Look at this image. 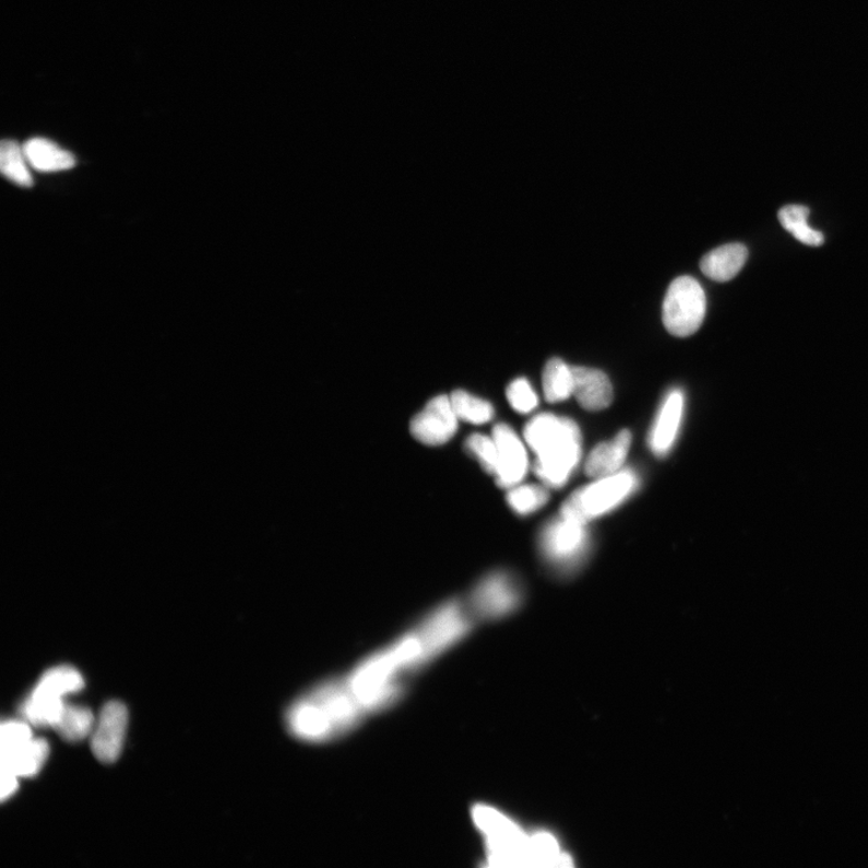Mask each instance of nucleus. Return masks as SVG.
<instances>
[{
	"label": "nucleus",
	"instance_id": "f257e3e1",
	"mask_svg": "<svg viewBox=\"0 0 868 868\" xmlns=\"http://www.w3.org/2000/svg\"><path fill=\"white\" fill-rule=\"evenodd\" d=\"M367 715L344 677L330 679L302 694L288 710V732L307 744H325L350 733Z\"/></svg>",
	"mask_w": 868,
	"mask_h": 868
},
{
	"label": "nucleus",
	"instance_id": "f03ea898",
	"mask_svg": "<svg viewBox=\"0 0 868 868\" xmlns=\"http://www.w3.org/2000/svg\"><path fill=\"white\" fill-rule=\"evenodd\" d=\"M525 439L537 456V477L551 488L564 485L582 455V435L576 424L552 414H540L527 424Z\"/></svg>",
	"mask_w": 868,
	"mask_h": 868
},
{
	"label": "nucleus",
	"instance_id": "7ed1b4c3",
	"mask_svg": "<svg viewBox=\"0 0 868 868\" xmlns=\"http://www.w3.org/2000/svg\"><path fill=\"white\" fill-rule=\"evenodd\" d=\"M473 821L485 837L490 866L528 867L530 835L515 821L484 805L474 807Z\"/></svg>",
	"mask_w": 868,
	"mask_h": 868
},
{
	"label": "nucleus",
	"instance_id": "20e7f679",
	"mask_svg": "<svg viewBox=\"0 0 868 868\" xmlns=\"http://www.w3.org/2000/svg\"><path fill=\"white\" fill-rule=\"evenodd\" d=\"M639 478L628 471L599 478L592 485L575 491L561 508V515L586 524L620 506L635 491Z\"/></svg>",
	"mask_w": 868,
	"mask_h": 868
},
{
	"label": "nucleus",
	"instance_id": "39448f33",
	"mask_svg": "<svg viewBox=\"0 0 868 868\" xmlns=\"http://www.w3.org/2000/svg\"><path fill=\"white\" fill-rule=\"evenodd\" d=\"M708 299L701 284L692 276H679L669 285L663 306L666 330L686 338L702 326Z\"/></svg>",
	"mask_w": 868,
	"mask_h": 868
},
{
	"label": "nucleus",
	"instance_id": "423d86ee",
	"mask_svg": "<svg viewBox=\"0 0 868 868\" xmlns=\"http://www.w3.org/2000/svg\"><path fill=\"white\" fill-rule=\"evenodd\" d=\"M540 546L549 561L571 569L583 559L587 550L586 524L560 515L544 530Z\"/></svg>",
	"mask_w": 868,
	"mask_h": 868
},
{
	"label": "nucleus",
	"instance_id": "0eeeda50",
	"mask_svg": "<svg viewBox=\"0 0 868 868\" xmlns=\"http://www.w3.org/2000/svg\"><path fill=\"white\" fill-rule=\"evenodd\" d=\"M521 598V590L512 576L495 573L474 590L469 608L476 618L497 619L511 615Z\"/></svg>",
	"mask_w": 868,
	"mask_h": 868
},
{
	"label": "nucleus",
	"instance_id": "6e6552de",
	"mask_svg": "<svg viewBox=\"0 0 868 868\" xmlns=\"http://www.w3.org/2000/svg\"><path fill=\"white\" fill-rule=\"evenodd\" d=\"M127 726H129V711L123 703L112 701L104 705L91 735L92 751L100 762L112 763L119 759Z\"/></svg>",
	"mask_w": 868,
	"mask_h": 868
},
{
	"label": "nucleus",
	"instance_id": "1a4fd4ad",
	"mask_svg": "<svg viewBox=\"0 0 868 868\" xmlns=\"http://www.w3.org/2000/svg\"><path fill=\"white\" fill-rule=\"evenodd\" d=\"M459 418L450 396H438L411 424L412 435L427 445H442L457 431Z\"/></svg>",
	"mask_w": 868,
	"mask_h": 868
},
{
	"label": "nucleus",
	"instance_id": "9d476101",
	"mask_svg": "<svg viewBox=\"0 0 868 868\" xmlns=\"http://www.w3.org/2000/svg\"><path fill=\"white\" fill-rule=\"evenodd\" d=\"M492 438L497 447V471L495 477L502 488H514L526 476L528 459L520 438L506 424L495 426Z\"/></svg>",
	"mask_w": 868,
	"mask_h": 868
},
{
	"label": "nucleus",
	"instance_id": "9b49d317",
	"mask_svg": "<svg viewBox=\"0 0 868 868\" xmlns=\"http://www.w3.org/2000/svg\"><path fill=\"white\" fill-rule=\"evenodd\" d=\"M685 414V395L680 390L670 391L652 428L650 445L657 456H665L675 445Z\"/></svg>",
	"mask_w": 868,
	"mask_h": 868
},
{
	"label": "nucleus",
	"instance_id": "f8f14e48",
	"mask_svg": "<svg viewBox=\"0 0 868 868\" xmlns=\"http://www.w3.org/2000/svg\"><path fill=\"white\" fill-rule=\"evenodd\" d=\"M573 396L586 411L597 412L609 407L613 387L609 378L598 369L572 367Z\"/></svg>",
	"mask_w": 868,
	"mask_h": 868
},
{
	"label": "nucleus",
	"instance_id": "ddd939ff",
	"mask_svg": "<svg viewBox=\"0 0 868 868\" xmlns=\"http://www.w3.org/2000/svg\"><path fill=\"white\" fill-rule=\"evenodd\" d=\"M631 442V433L622 431L613 441L598 444L586 460L587 476L599 479L618 473L628 457Z\"/></svg>",
	"mask_w": 868,
	"mask_h": 868
},
{
	"label": "nucleus",
	"instance_id": "4468645a",
	"mask_svg": "<svg viewBox=\"0 0 868 868\" xmlns=\"http://www.w3.org/2000/svg\"><path fill=\"white\" fill-rule=\"evenodd\" d=\"M748 249L735 242L714 249L701 260L702 273L714 282H730L745 267Z\"/></svg>",
	"mask_w": 868,
	"mask_h": 868
},
{
	"label": "nucleus",
	"instance_id": "2eb2a0df",
	"mask_svg": "<svg viewBox=\"0 0 868 868\" xmlns=\"http://www.w3.org/2000/svg\"><path fill=\"white\" fill-rule=\"evenodd\" d=\"M49 751L46 740L33 737L14 751L2 754V772L13 773L19 778L34 777L44 766Z\"/></svg>",
	"mask_w": 868,
	"mask_h": 868
},
{
	"label": "nucleus",
	"instance_id": "dca6fc26",
	"mask_svg": "<svg viewBox=\"0 0 868 868\" xmlns=\"http://www.w3.org/2000/svg\"><path fill=\"white\" fill-rule=\"evenodd\" d=\"M23 148H25L29 166L41 173L63 171L72 169L76 164L73 154L49 139L33 138L23 145Z\"/></svg>",
	"mask_w": 868,
	"mask_h": 868
},
{
	"label": "nucleus",
	"instance_id": "f3484780",
	"mask_svg": "<svg viewBox=\"0 0 868 868\" xmlns=\"http://www.w3.org/2000/svg\"><path fill=\"white\" fill-rule=\"evenodd\" d=\"M570 854L563 853L560 843L550 832L532 833L528 841V867H572Z\"/></svg>",
	"mask_w": 868,
	"mask_h": 868
},
{
	"label": "nucleus",
	"instance_id": "a211bd4d",
	"mask_svg": "<svg viewBox=\"0 0 868 868\" xmlns=\"http://www.w3.org/2000/svg\"><path fill=\"white\" fill-rule=\"evenodd\" d=\"M544 395L548 402L557 403L573 396L574 378L572 367L560 358H551L543 372Z\"/></svg>",
	"mask_w": 868,
	"mask_h": 868
},
{
	"label": "nucleus",
	"instance_id": "6ab92c4d",
	"mask_svg": "<svg viewBox=\"0 0 868 868\" xmlns=\"http://www.w3.org/2000/svg\"><path fill=\"white\" fill-rule=\"evenodd\" d=\"M95 726V715L90 710L66 704L60 720L52 728L68 742H80L94 733Z\"/></svg>",
	"mask_w": 868,
	"mask_h": 868
},
{
	"label": "nucleus",
	"instance_id": "aec40b11",
	"mask_svg": "<svg viewBox=\"0 0 868 868\" xmlns=\"http://www.w3.org/2000/svg\"><path fill=\"white\" fill-rule=\"evenodd\" d=\"M809 210L804 205H786L780 211L778 217L781 225L789 231L798 241L808 247H820L824 245V236L821 231L809 227Z\"/></svg>",
	"mask_w": 868,
	"mask_h": 868
},
{
	"label": "nucleus",
	"instance_id": "412c9836",
	"mask_svg": "<svg viewBox=\"0 0 868 868\" xmlns=\"http://www.w3.org/2000/svg\"><path fill=\"white\" fill-rule=\"evenodd\" d=\"M25 148L14 141H4L0 146V169L3 176L22 188H31L33 178Z\"/></svg>",
	"mask_w": 868,
	"mask_h": 868
},
{
	"label": "nucleus",
	"instance_id": "4be33fe9",
	"mask_svg": "<svg viewBox=\"0 0 868 868\" xmlns=\"http://www.w3.org/2000/svg\"><path fill=\"white\" fill-rule=\"evenodd\" d=\"M85 687L83 677L73 667H56L46 673L36 689L64 698L68 693L79 692Z\"/></svg>",
	"mask_w": 868,
	"mask_h": 868
},
{
	"label": "nucleus",
	"instance_id": "5701e85b",
	"mask_svg": "<svg viewBox=\"0 0 868 868\" xmlns=\"http://www.w3.org/2000/svg\"><path fill=\"white\" fill-rule=\"evenodd\" d=\"M450 400L453 403L459 420L483 425L494 418L491 403L473 396L466 391L459 390L451 393Z\"/></svg>",
	"mask_w": 868,
	"mask_h": 868
},
{
	"label": "nucleus",
	"instance_id": "b1692460",
	"mask_svg": "<svg viewBox=\"0 0 868 868\" xmlns=\"http://www.w3.org/2000/svg\"><path fill=\"white\" fill-rule=\"evenodd\" d=\"M508 503L521 515L538 511L549 500L547 490L535 485L514 486L508 494Z\"/></svg>",
	"mask_w": 868,
	"mask_h": 868
},
{
	"label": "nucleus",
	"instance_id": "393cba45",
	"mask_svg": "<svg viewBox=\"0 0 868 868\" xmlns=\"http://www.w3.org/2000/svg\"><path fill=\"white\" fill-rule=\"evenodd\" d=\"M466 448L479 461L483 468L495 476L499 456H497V447L494 438L484 435H472L467 439Z\"/></svg>",
	"mask_w": 868,
	"mask_h": 868
},
{
	"label": "nucleus",
	"instance_id": "a878e982",
	"mask_svg": "<svg viewBox=\"0 0 868 868\" xmlns=\"http://www.w3.org/2000/svg\"><path fill=\"white\" fill-rule=\"evenodd\" d=\"M507 399L512 407L521 414H528L535 411L538 405L537 393L524 378L514 380L513 383L508 387Z\"/></svg>",
	"mask_w": 868,
	"mask_h": 868
},
{
	"label": "nucleus",
	"instance_id": "bb28decb",
	"mask_svg": "<svg viewBox=\"0 0 868 868\" xmlns=\"http://www.w3.org/2000/svg\"><path fill=\"white\" fill-rule=\"evenodd\" d=\"M2 754L14 751L33 738L31 724L27 722L9 721L2 724Z\"/></svg>",
	"mask_w": 868,
	"mask_h": 868
}]
</instances>
